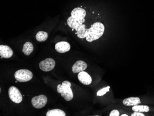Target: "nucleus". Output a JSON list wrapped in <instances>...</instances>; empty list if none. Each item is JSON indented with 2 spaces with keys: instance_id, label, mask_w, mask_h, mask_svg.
I'll return each instance as SVG.
<instances>
[{
  "instance_id": "nucleus-12",
  "label": "nucleus",
  "mask_w": 154,
  "mask_h": 116,
  "mask_svg": "<svg viewBox=\"0 0 154 116\" xmlns=\"http://www.w3.org/2000/svg\"><path fill=\"white\" fill-rule=\"evenodd\" d=\"M86 11L81 8H74L71 12V16L79 20H84L86 16Z\"/></svg>"
},
{
  "instance_id": "nucleus-21",
  "label": "nucleus",
  "mask_w": 154,
  "mask_h": 116,
  "mask_svg": "<svg viewBox=\"0 0 154 116\" xmlns=\"http://www.w3.org/2000/svg\"><path fill=\"white\" fill-rule=\"evenodd\" d=\"M131 116H144L145 115L142 112H137L135 111L134 113H132L131 115Z\"/></svg>"
},
{
  "instance_id": "nucleus-8",
  "label": "nucleus",
  "mask_w": 154,
  "mask_h": 116,
  "mask_svg": "<svg viewBox=\"0 0 154 116\" xmlns=\"http://www.w3.org/2000/svg\"><path fill=\"white\" fill-rule=\"evenodd\" d=\"M78 78L80 83L85 85H89L92 83V78L90 74L84 71L79 73Z\"/></svg>"
},
{
  "instance_id": "nucleus-18",
  "label": "nucleus",
  "mask_w": 154,
  "mask_h": 116,
  "mask_svg": "<svg viewBox=\"0 0 154 116\" xmlns=\"http://www.w3.org/2000/svg\"><path fill=\"white\" fill-rule=\"evenodd\" d=\"M48 34L46 32L39 31L36 34V39L39 42H44L47 39Z\"/></svg>"
},
{
  "instance_id": "nucleus-13",
  "label": "nucleus",
  "mask_w": 154,
  "mask_h": 116,
  "mask_svg": "<svg viewBox=\"0 0 154 116\" xmlns=\"http://www.w3.org/2000/svg\"><path fill=\"white\" fill-rule=\"evenodd\" d=\"M140 103V99L138 97L128 98L123 101V104L125 106H134Z\"/></svg>"
},
{
  "instance_id": "nucleus-9",
  "label": "nucleus",
  "mask_w": 154,
  "mask_h": 116,
  "mask_svg": "<svg viewBox=\"0 0 154 116\" xmlns=\"http://www.w3.org/2000/svg\"><path fill=\"white\" fill-rule=\"evenodd\" d=\"M13 51L10 47L8 45H0V56L1 58H9L13 56Z\"/></svg>"
},
{
  "instance_id": "nucleus-22",
  "label": "nucleus",
  "mask_w": 154,
  "mask_h": 116,
  "mask_svg": "<svg viewBox=\"0 0 154 116\" xmlns=\"http://www.w3.org/2000/svg\"><path fill=\"white\" fill-rule=\"evenodd\" d=\"M121 116H128V115L127 114H122V115H121Z\"/></svg>"
},
{
  "instance_id": "nucleus-5",
  "label": "nucleus",
  "mask_w": 154,
  "mask_h": 116,
  "mask_svg": "<svg viewBox=\"0 0 154 116\" xmlns=\"http://www.w3.org/2000/svg\"><path fill=\"white\" fill-rule=\"evenodd\" d=\"M47 98L45 95L34 97L32 99V104L34 108L41 109L45 106L47 103Z\"/></svg>"
},
{
  "instance_id": "nucleus-6",
  "label": "nucleus",
  "mask_w": 154,
  "mask_h": 116,
  "mask_svg": "<svg viewBox=\"0 0 154 116\" xmlns=\"http://www.w3.org/2000/svg\"><path fill=\"white\" fill-rule=\"evenodd\" d=\"M55 65V61L51 58H48L42 61L39 65L40 69L45 72L52 71L54 69Z\"/></svg>"
},
{
  "instance_id": "nucleus-20",
  "label": "nucleus",
  "mask_w": 154,
  "mask_h": 116,
  "mask_svg": "<svg viewBox=\"0 0 154 116\" xmlns=\"http://www.w3.org/2000/svg\"><path fill=\"white\" fill-rule=\"evenodd\" d=\"M120 115V112L117 110H114L111 111L109 114V116H119Z\"/></svg>"
},
{
  "instance_id": "nucleus-14",
  "label": "nucleus",
  "mask_w": 154,
  "mask_h": 116,
  "mask_svg": "<svg viewBox=\"0 0 154 116\" xmlns=\"http://www.w3.org/2000/svg\"><path fill=\"white\" fill-rule=\"evenodd\" d=\"M76 31V34L78 38L80 39L86 38L88 34V29L86 28V26L83 24L79 27Z\"/></svg>"
},
{
  "instance_id": "nucleus-1",
  "label": "nucleus",
  "mask_w": 154,
  "mask_h": 116,
  "mask_svg": "<svg viewBox=\"0 0 154 116\" xmlns=\"http://www.w3.org/2000/svg\"><path fill=\"white\" fill-rule=\"evenodd\" d=\"M105 27L103 24L101 22H96L91 26V27L88 29V34L86 37V40L89 42L101 38L104 32Z\"/></svg>"
},
{
  "instance_id": "nucleus-19",
  "label": "nucleus",
  "mask_w": 154,
  "mask_h": 116,
  "mask_svg": "<svg viewBox=\"0 0 154 116\" xmlns=\"http://www.w3.org/2000/svg\"><path fill=\"white\" fill-rule=\"evenodd\" d=\"M110 88V87L109 86L104 87L103 89L97 92V96H103V95H104L105 94H106L107 92H109V91Z\"/></svg>"
},
{
  "instance_id": "nucleus-17",
  "label": "nucleus",
  "mask_w": 154,
  "mask_h": 116,
  "mask_svg": "<svg viewBox=\"0 0 154 116\" xmlns=\"http://www.w3.org/2000/svg\"><path fill=\"white\" fill-rule=\"evenodd\" d=\"M133 111L140 112H147L149 111V108L147 105H136L132 108Z\"/></svg>"
},
{
  "instance_id": "nucleus-7",
  "label": "nucleus",
  "mask_w": 154,
  "mask_h": 116,
  "mask_svg": "<svg viewBox=\"0 0 154 116\" xmlns=\"http://www.w3.org/2000/svg\"><path fill=\"white\" fill-rule=\"evenodd\" d=\"M85 22V19L84 20H79L73 18L72 16H70L68 18L67 20V24L70 28L72 29L77 30L78 28Z\"/></svg>"
},
{
  "instance_id": "nucleus-10",
  "label": "nucleus",
  "mask_w": 154,
  "mask_h": 116,
  "mask_svg": "<svg viewBox=\"0 0 154 116\" xmlns=\"http://www.w3.org/2000/svg\"><path fill=\"white\" fill-rule=\"evenodd\" d=\"M70 45L66 41H61L55 45V49L58 52L63 53L66 52L70 50Z\"/></svg>"
},
{
  "instance_id": "nucleus-15",
  "label": "nucleus",
  "mask_w": 154,
  "mask_h": 116,
  "mask_svg": "<svg viewBox=\"0 0 154 116\" xmlns=\"http://www.w3.org/2000/svg\"><path fill=\"white\" fill-rule=\"evenodd\" d=\"M34 50V47L32 44L30 42H27L23 45L22 52L26 56H29L32 52Z\"/></svg>"
},
{
  "instance_id": "nucleus-16",
  "label": "nucleus",
  "mask_w": 154,
  "mask_h": 116,
  "mask_svg": "<svg viewBox=\"0 0 154 116\" xmlns=\"http://www.w3.org/2000/svg\"><path fill=\"white\" fill-rule=\"evenodd\" d=\"M47 116H66V113L60 109H52L48 111L46 113Z\"/></svg>"
},
{
  "instance_id": "nucleus-11",
  "label": "nucleus",
  "mask_w": 154,
  "mask_h": 116,
  "mask_svg": "<svg viewBox=\"0 0 154 116\" xmlns=\"http://www.w3.org/2000/svg\"><path fill=\"white\" fill-rule=\"evenodd\" d=\"M87 64L83 61L79 60L73 65L72 67V71L74 73H78L86 70Z\"/></svg>"
},
{
  "instance_id": "nucleus-3",
  "label": "nucleus",
  "mask_w": 154,
  "mask_h": 116,
  "mask_svg": "<svg viewBox=\"0 0 154 116\" xmlns=\"http://www.w3.org/2000/svg\"><path fill=\"white\" fill-rule=\"evenodd\" d=\"M14 77L19 82L25 83L29 81L32 78V73L29 70L25 69L18 70L14 74Z\"/></svg>"
},
{
  "instance_id": "nucleus-2",
  "label": "nucleus",
  "mask_w": 154,
  "mask_h": 116,
  "mask_svg": "<svg viewBox=\"0 0 154 116\" xmlns=\"http://www.w3.org/2000/svg\"><path fill=\"white\" fill-rule=\"evenodd\" d=\"M71 86V83L67 80H65L62 84L58 85L57 87V92L67 101H70L73 98V92Z\"/></svg>"
},
{
  "instance_id": "nucleus-4",
  "label": "nucleus",
  "mask_w": 154,
  "mask_h": 116,
  "mask_svg": "<svg viewBox=\"0 0 154 116\" xmlns=\"http://www.w3.org/2000/svg\"><path fill=\"white\" fill-rule=\"evenodd\" d=\"M8 94L10 99L15 103H20L23 100L22 94L18 88L15 86H11L9 88Z\"/></svg>"
}]
</instances>
